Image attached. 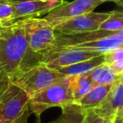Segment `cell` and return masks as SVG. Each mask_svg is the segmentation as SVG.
<instances>
[{"mask_svg":"<svg viewBox=\"0 0 123 123\" xmlns=\"http://www.w3.org/2000/svg\"><path fill=\"white\" fill-rule=\"evenodd\" d=\"M103 53L77 47H64L53 51L42 58L41 63L46 68L57 71L60 68L90 59Z\"/></svg>","mask_w":123,"mask_h":123,"instance_id":"cell-7","label":"cell"},{"mask_svg":"<svg viewBox=\"0 0 123 123\" xmlns=\"http://www.w3.org/2000/svg\"><path fill=\"white\" fill-rule=\"evenodd\" d=\"M41 62V56L28 46L22 19L0 25V72L12 79L20 71Z\"/></svg>","mask_w":123,"mask_h":123,"instance_id":"cell-1","label":"cell"},{"mask_svg":"<svg viewBox=\"0 0 123 123\" xmlns=\"http://www.w3.org/2000/svg\"><path fill=\"white\" fill-rule=\"evenodd\" d=\"M62 114L50 123H82L85 116L84 110L77 103H70L62 106Z\"/></svg>","mask_w":123,"mask_h":123,"instance_id":"cell-16","label":"cell"},{"mask_svg":"<svg viewBox=\"0 0 123 123\" xmlns=\"http://www.w3.org/2000/svg\"><path fill=\"white\" fill-rule=\"evenodd\" d=\"M63 77L64 75L57 71L48 68L42 63H38L18 73L11 79V83L20 88L30 97H32Z\"/></svg>","mask_w":123,"mask_h":123,"instance_id":"cell-4","label":"cell"},{"mask_svg":"<svg viewBox=\"0 0 123 123\" xmlns=\"http://www.w3.org/2000/svg\"><path fill=\"white\" fill-rule=\"evenodd\" d=\"M0 123H13V122H9V121H0Z\"/></svg>","mask_w":123,"mask_h":123,"instance_id":"cell-24","label":"cell"},{"mask_svg":"<svg viewBox=\"0 0 123 123\" xmlns=\"http://www.w3.org/2000/svg\"><path fill=\"white\" fill-rule=\"evenodd\" d=\"M112 120H105L100 117L93 110H85V116L82 123H112Z\"/></svg>","mask_w":123,"mask_h":123,"instance_id":"cell-19","label":"cell"},{"mask_svg":"<svg viewBox=\"0 0 123 123\" xmlns=\"http://www.w3.org/2000/svg\"><path fill=\"white\" fill-rule=\"evenodd\" d=\"M105 0H74L64 2L48 12L43 19L52 27L80 14L93 12L96 7L105 3Z\"/></svg>","mask_w":123,"mask_h":123,"instance_id":"cell-6","label":"cell"},{"mask_svg":"<svg viewBox=\"0 0 123 123\" xmlns=\"http://www.w3.org/2000/svg\"><path fill=\"white\" fill-rule=\"evenodd\" d=\"M69 85L74 103L78 102L94 86L92 80L88 76L87 73L69 76Z\"/></svg>","mask_w":123,"mask_h":123,"instance_id":"cell-14","label":"cell"},{"mask_svg":"<svg viewBox=\"0 0 123 123\" xmlns=\"http://www.w3.org/2000/svg\"><path fill=\"white\" fill-rule=\"evenodd\" d=\"M100 31L117 32L123 30V15L120 11H111L110 16L99 26Z\"/></svg>","mask_w":123,"mask_h":123,"instance_id":"cell-18","label":"cell"},{"mask_svg":"<svg viewBox=\"0 0 123 123\" xmlns=\"http://www.w3.org/2000/svg\"><path fill=\"white\" fill-rule=\"evenodd\" d=\"M112 123H123V114L117 115L112 120Z\"/></svg>","mask_w":123,"mask_h":123,"instance_id":"cell-22","label":"cell"},{"mask_svg":"<svg viewBox=\"0 0 123 123\" xmlns=\"http://www.w3.org/2000/svg\"><path fill=\"white\" fill-rule=\"evenodd\" d=\"M37 123H40V120H38V121H37Z\"/></svg>","mask_w":123,"mask_h":123,"instance_id":"cell-25","label":"cell"},{"mask_svg":"<svg viewBox=\"0 0 123 123\" xmlns=\"http://www.w3.org/2000/svg\"><path fill=\"white\" fill-rule=\"evenodd\" d=\"M108 13H87L80 14L54 26L56 35H74L97 31L99 25L110 16Z\"/></svg>","mask_w":123,"mask_h":123,"instance_id":"cell-8","label":"cell"},{"mask_svg":"<svg viewBox=\"0 0 123 123\" xmlns=\"http://www.w3.org/2000/svg\"><path fill=\"white\" fill-rule=\"evenodd\" d=\"M113 84L106 85H94L85 95L83 96L76 103L84 110L94 109L104 100L109 91L111 90Z\"/></svg>","mask_w":123,"mask_h":123,"instance_id":"cell-12","label":"cell"},{"mask_svg":"<svg viewBox=\"0 0 123 123\" xmlns=\"http://www.w3.org/2000/svg\"><path fill=\"white\" fill-rule=\"evenodd\" d=\"M123 76L113 84L104 100L93 111L105 120H112L117 115L123 114Z\"/></svg>","mask_w":123,"mask_h":123,"instance_id":"cell-9","label":"cell"},{"mask_svg":"<svg viewBox=\"0 0 123 123\" xmlns=\"http://www.w3.org/2000/svg\"><path fill=\"white\" fill-rule=\"evenodd\" d=\"M123 46V30L120 31L117 34L113 36H105L99 38L92 41H88L82 44H79L72 47L82 48L89 51H98L100 53H105L110 50Z\"/></svg>","mask_w":123,"mask_h":123,"instance_id":"cell-11","label":"cell"},{"mask_svg":"<svg viewBox=\"0 0 123 123\" xmlns=\"http://www.w3.org/2000/svg\"><path fill=\"white\" fill-rule=\"evenodd\" d=\"M11 79L8 77L4 73L0 72V96L4 93V91L8 88V86L10 84Z\"/></svg>","mask_w":123,"mask_h":123,"instance_id":"cell-20","label":"cell"},{"mask_svg":"<svg viewBox=\"0 0 123 123\" xmlns=\"http://www.w3.org/2000/svg\"><path fill=\"white\" fill-rule=\"evenodd\" d=\"M89 79L92 80L94 85H106L115 83L120 77L110 66L105 63H101L87 73Z\"/></svg>","mask_w":123,"mask_h":123,"instance_id":"cell-13","label":"cell"},{"mask_svg":"<svg viewBox=\"0 0 123 123\" xmlns=\"http://www.w3.org/2000/svg\"><path fill=\"white\" fill-rule=\"evenodd\" d=\"M63 0H22L13 7V21L46 14Z\"/></svg>","mask_w":123,"mask_h":123,"instance_id":"cell-10","label":"cell"},{"mask_svg":"<svg viewBox=\"0 0 123 123\" xmlns=\"http://www.w3.org/2000/svg\"><path fill=\"white\" fill-rule=\"evenodd\" d=\"M30 99L24 90L10 83L0 96V121L13 122L29 108Z\"/></svg>","mask_w":123,"mask_h":123,"instance_id":"cell-5","label":"cell"},{"mask_svg":"<svg viewBox=\"0 0 123 123\" xmlns=\"http://www.w3.org/2000/svg\"><path fill=\"white\" fill-rule=\"evenodd\" d=\"M104 63L110 66L117 75H123V46L105 52Z\"/></svg>","mask_w":123,"mask_h":123,"instance_id":"cell-17","label":"cell"},{"mask_svg":"<svg viewBox=\"0 0 123 123\" xmlns=\"http://www.w3.org/2000/svg\"><path fill=\"white\" fill-rule=\"evenodd\" d=\"M103 62H104V53L93 58H90V59L79 62L73 64V65L60 68L59 70H57V72L64 76L78 75V74H82L89 72Z\"/></svg>","mask_w":123,"mask_h":123,"instance_id":"cell-15","label":"cell"},{"mask_svg":"<svg viewBox=\"0 0 123 123\" xmlns=\"http://www.w3.org/2000/svg\"><path fill=\"white\" fill-rule=\"evenodd\" d=\"M31 111H30V109L28 108L26 111H25L17 119H15L13 123H27V121L29 119V116H30V114H31Z\"/></svg>","mask_w":123,"mask_h":123,"instance_id":"cell-21","label":"cell"},{"mask_svg":"<svg viewBox=\"0 0 123 123\" xmlns=\"http://www.w3.org/2000/svg\"><path fill=\"white\" fill-rule=\"evenodd\" d=\"M27 44L30 50L41 60L54 50L56 33L49 22L41 18H25L22 19Z\"/></svg>","mask_w":123,"mask_h":123,"instance_id":"cell-2","label":"cell"},{"mask_svg":"<svg viewBox=\"0 0 123 123\" xmlns=\"http://www.w3.org/2000/svg\"><path fill=\"white\" fill-rule=\"evenodd\" d=\"M69 76H64L52 84L39 91L31 97L29 109L38 117L46 110L51 107H62L74 103L71 93Z\"/></svg>","mask_w":123,"mask_h":123,"instance_id":"cell-3","label":"cell"},{"mask_svg":"<svg viewBox=\"0 0 123 123\" xmlns=\"http://www.w3.org/2000/svg\"><path fill=\"white\" fill-rule=\"evenodd\" d=\"M105 2H113L116 3V4H118L119 6L123 5V0H105Z\"/></svg>","mask_w":123,"mask_h":123,"instance_id":"cell-23","label":"cell"}]
</instances>
